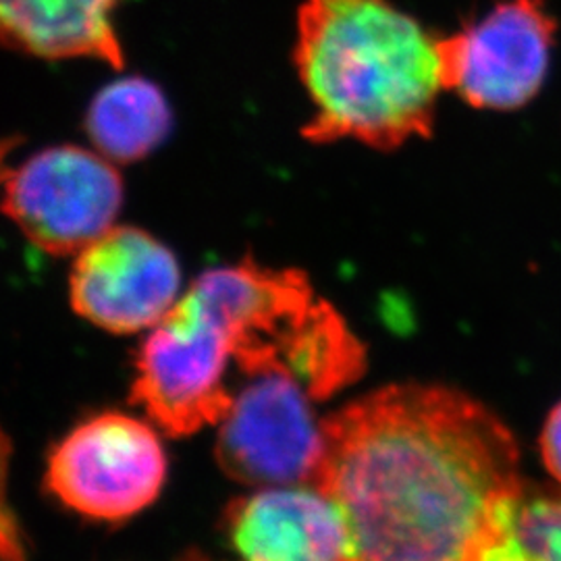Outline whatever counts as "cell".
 <instances>
[{
  "mask_svg": "<svg viewBox=\"0 0 561 561\" xmlns=\"http://www.w3.org/2000/svg\"><path fill=\"white\" fill-rule=\"evenodd\" d=\"M229 537L243 561H347L340 507L319 486H275L231 507Z\"/></svg>",
  "mask_w": 561,
  "mask_h": 561,
  "instance_id": "9",
  "label": "cell"
},
{
  "mask_svg": "<svg viewBox=\"0 0 561 561\" xmlns=\"http://www.w3.org/2000/svg\"><path fill=\"white\" fill-rule=\"evenodd\" d=\"M294 57L314 106L306 140L396 150L433 136L439 38L391 0H304Z\"/></svg>",
  "mask_w": 561,
  "mask_h": 561,
  "instance_id": "3",
  "label": "cell"
},
{
  "mask_svg": "<svg viewBox=\"0 0 561 561\" xmlns=\"http://www.w3.org/2000/svg\"><path fill=\"white\" fill-rule=\"evenodd\" d=\"M312 401L294 377L275 373L248 379L219 424L217 460L222 470L262 489L314 486L324 437Z\"/></svg>",
  "mask_w": 561,
  "mask_h": 561,
  "instance_id": "7",
  "label": "cell"
},
{
  "mask_svg": "<svg viewBox=\"0 0 561 561\" xmlns=\"http://www.w3.org/2000/svg\"><path fill=\"white\" fill-rule=\"evenodd\" d=\"M123 180L113 161L80 146H53L4 175V213L38 250L80 254L115 227Z\"/></svg>",
  "mask_w": 561,
  "mask_h": 561,
  "instance_id": "5",
  "label": "cell"
},
{
  "mask_svg": "<svg viewBox=\"0 0 561 561\" xmlns=\"http://www.w3.org/2000/svg\"><path fill=\"white\" fill-rule=\"evenodd\" d=\"M119 0H0L2 38L42 59L125 65L113 11Z\"/></svg>",
  "mask_w": 561,
  "mask_h": 561,
  "instance_id": "10",
  "label": "cell"
},
{
  "mask_svg": "<svg viewBox=\"0 0 561 561\" xmlns=\"http://www.w3.org/2000/svg\"><path fill=\"white\" fill-rule=\"evenodd\" d=\"M245 379L287 375L329 400L366 370V347L306 273L254 259L202 273L141 343L131 400L173 437L221 424Z\"/></svg>",
  "mask_w": 561,
  "mask_h": 561,
  "instance_id": "2",
  "label": "cell"
},
{
  "mask_svg": "<svg viewBox=\"0 0 561 561\" xmlns=\"http://www.w3.org/2000/svg\"><path fill=\"white\" fill-rule=\"evenodd\" d=\"M539 451L545 470L561 486V400L551 408L542 424Z\"/></svg>",
  "mask_w": 561,
  "mask_h": 561,
  "instance_id": "13",
  "label": "cell"
},
{
  "mask_svg": "<svg viewBox=\"0 0 561 561\" xmlns=\"http://www.w3.org/2000/svg\"><path fill=\"white\" fill-rule=\"evenodd\" d=\"M558 27L547 0H497L439 38L443 88L481 111H520L545 85Z\"/></svg>",
  "mask_w": 561,
  "mask_h": 561,
  "instance_id": "4",
  "label": "cell"
},
{
  "mask_svg": "<svg viewBox=\"0 0 561 561\" xmlns=\"http://www.w3.org/2000/svg\"><path fill=\"white\" fill-rule=\"evenodd\" d=\"M175 254L138 227H113L76 256L69 298L81 319L108 333L154 329L180 300Z\"/></svg>",
  "mask_w": 561,
  "mask_h": 561,
  "instance_id": "8",
  "label": "cell"
},
{
  "mask_svg": "<svg viewBox=\"0 0 561 561\" xmlns=\"http://www.w3.org/2000/svg\"><path fill=\"white\" fill-rule=\"evenodd\" d=\"M479 561H561V486L524 481Z\"/></svg>",
  "mask_w": 561,
  "mask_h": 561,
  "instance_id": "12",
  "label": "cell"
},
{
  "mask_svg": "<svg viewBox=\"0 0 561 561\" xmlns=\"http://www.w3.org/2000/svg\"><path fill=\"white\" fill-rule=\"evenodd\" d=\"M171 129V108L161 90L141 78L102 88L85 115V131L96 152L113 162L140 161Z\"/></svg>",
  "mask_w": 561,
  "mask_h": 561,
  "instance_id": "11",
  "label": "cell"
},
{
  "mask_svg": "<svg viewBox=\"0 0 561 561\" xmlns=\"http://www.w3.org/2000/svg\"><path fill=\"white\" fill-rule=\"evenodd\" d=\"M167 460L157 433L127 414L83 422L55 447L48 489L60 502L96 520H123L157 500Z\"/></svg>",
  "mask_w": 561,
  "mask_h": 561,
  "instance_id": "6",
  "label": "cell"
},
{
  "mask_svg": "<svg viewBox=\"0 0 561 561\" xmlns=\"http://www.w3.org/2000/svg\"><path fill=\"white\" fill-rule=\"evenodd\" d=\"M322 437L314 486L340 507L347 561H479L524 484L510 426L447 385H387Z\"/></svg>",
  "mask_w": 561,
  "mask_h": 561,
  "instance_id": "1",
  "label": "cell"
}]
</instances>
